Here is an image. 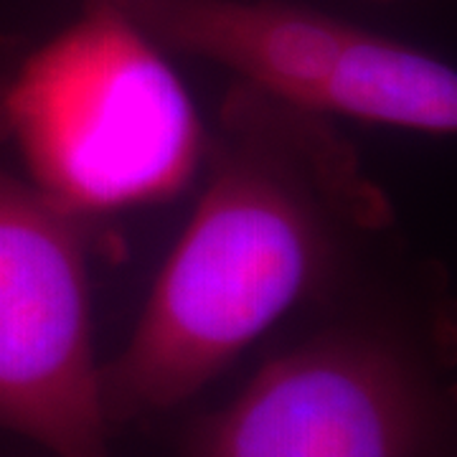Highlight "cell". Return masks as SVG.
Instances as JSON below:
<instances>
[{
    "label": "cell",
    "mask_w": 457,
    "mask_h": 457,
    "mask_svg": "<svg viewBox=\"0 0 457 457\" xmlns=\"http://www.w3.org/2000/svg\"><path fill=\"white\" fill-rule=\"evenodd\" d=\"M0 429L56 457H112L77 216L3 168Z\"/></svg>",
    "instance_id": "5b68a950"
},
{
    "label": "cell",
    "mask_w": 457,
    "mask_h": 457,
    "mask_svg": "<svg viewBox=\"0 0 457 457\" xmlns=\"http://www.w3.org/2000/svg\"><path fill=\"white\" fill-rule=\"evenodd\" d=\"M180 457H455L445 359L389 323H341L270 359Z\"/></svg>",
    "instance_id": "3957f363"
},
{
    "label": "cell",
    "mask_w": 457,
    "mask_h": 457,
    "mask_svg": "<svg viewBox=\"0 0 457 457\" xmlns=\"http://www.w3.org/2000/svg\"><path fill=\"white\" fill-rule=\"evenodd\" d=\"M206 188L125 348L99 366L110 425L180 407L386 224V198L326 117L239 84L206 143Z\"/></svg>",
    "instance_id": "6da1fadb"
},
{
    "label": "cell",
    "mask_w": 457,
    "mask_h": 457,
    "mask_svg": "<svg viewBox=\"0 0 457 457\" xmlns=\"http://www.w3.org/2000/svg\"><path fill=\"white\" fill-rule=\"evenodd\" d=\"M158 46L112 0H92L0 92V128L33 186L77 219L176 196L206 158L196 104Z\"/></svg>",
    "instance_id": "7a4b0ae2"
},
{
    "label": "cell",
    "mask_w": 457,
    "mask_h": 457,
    "mask_svg": "<svg viewBox=\"0 0 457 457\" xmlns=\"http://www.w3.org/2000/svg\"><path fill=\"white\" fill-rule=\"evenodd\" d=\"M155 38L303 112L450 135L455 69L356 23L278 0H112Z\"/></svg>",
    "instance_id": "277c9868"
}]
</instances>
